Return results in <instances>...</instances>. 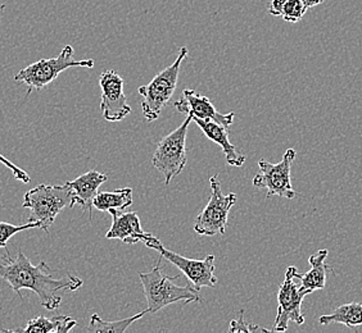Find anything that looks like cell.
<instances>
[{
	"label": "cell",
	"mask_w": 362,
	"mask_h": 333,
	"mask_svg": "<svg viewBox=\"0 0 362 333\" xmlns=\"http://www.w3.org/2000/svg\"><path fill=\"white\" fill-rule=\"evenodd\" d=\"M297 272L298 270L294 265L288 267L286 278L279 287L278 313L274 320L272 332H286L289 322H294L298 326L305 323V315L302 314V303L303 298L310 293L300 289V286L296 282Z\"/></svg>",
	"instance_id": "obj_10"
},
{
	"label": "cell",
	"mask_w": 362,
	"mask_h": 333,
	"mask_svg": "<svg viewBox=\"0 0 362 333\" xmlns=\"http://www.w3.org/2000/svg\"><path fill=\"white\" fill-rule=\"evenodd\" d=\"M319 322L322 326L327 325H343L356 331L357 327L362 326V304L347 303L338 306L330 314L321 315Z\"/></svg>",
	"instance_id": "obj_18"
},
{
	"label": "cell",
	"mask_w": 362,
	"mask_h": 333,
	"mask_svg": "<svg viewBox=\"0 0 362 333\" xmlns=\"http://www.w3.org/2000/svg\"><path fill=\"white\" fill-rule=\"evenodd\" d=\"M76 204V196L67 183L62 186L42 183L25 194L22 207L30 210L28 222L39 223V229L48 234L57 215Z\"/></svg>",
	"instance_id": "obj_3"
},
{
	"label": "cell",
	"mask_w": 362,
	"mask_h": 333,
	"mask_svg": "<svg viewBox=\"0 0 362 333\" xmlns=\"http://www.w3.org/2000/svg\"><path fill=\"white\" fill-rule=\"evenodd\" d=\"M308 8L303 4L302 0H288L281 9L280 17L286 22L297 23L300 22L303 16L306 14Z\"/></svg>",
	"instance_id": "obj_22"
},
{
	"label": "cell",
	"mask_w": 362,
	"mask_h": 333,
	"mask_svg": "<svg viewBox=\"0 0 362 333\" xmlns=\"http://www.w3.org/2000/svg\"><path fill=\"white\" fill-rule=\"evenodd\" d=\"M76 320L69 315H54L47 318L39 315L28 322V325L22 328L4 331V332H25V333H69L76 327Z\"/></svg>",
	"instance_id": "obj_17"
},
{
	"label": "cell",
	"mask_w": 362,
	"mask_h": 333,
	"mask_svg": "<svg viewBox=\"0 0 362 333\" xmlns=\"http://www.w3.org/2000/svg\"><path fill=\"white\" fill-rule=\"evenodd\" d=\"M108 181V176L105 174H100L95 169L89 171L86 174L78 176L75 180L66 182L74 194L76 196V202L84 212L89 210L91 218V208H93V200L95 199L99 188Z\"/></svg>",
	"instance_id": "obj_15"
},
{
	"label": "cell",
	"mask_w": 362,
	"mask_h": 333,
	"mask_svg": "<svg viewBox=\"0 0 362 333\" xmlns=\"http://www.w3.org/2000/svg\"><path fill=\"white\" fill-rule=\"evenodd\" d=\"M99 85L102 89L99 108L105 121L119 122L132 113V107L127 103L124 92L125 81L116 71H105L99 77Z\"/></svg>",
	"instance_id": "obj_11"
},
{
	"label": "cell",
	"mask_w": 362,
	"mask_h": 333,
	"mask_svg": "<svg viewBox=\"0 0 362 333\" xmlns=\"http://www.w3.org/2000/svg\"><path fill=\"white\" fill-rule=\"evenodd\" d=\"M133 205V188H117L108 193H98L93 200V207L99 212H108L111 209L125 210Z\"/></svg>",
	"instance_id": "obj_19"
},
{
	"label": "cell",
	"mask_w": 362,
	"mask_h": 333,
	"mask_svg": "<svg viewBox=\"0 0 362 333\" xmlns=\"http://www.w3.org/2000/svg\"><path fill=\"white\" fill-rule=\"evenodd\" d=\"M192 121V116L188 114L187 119L175 131L160 139L154 152L152 163L154 168L163 174L166 185L177 177L187 166V133Z\"/></svg>",
	"instance_id": "obj_6"
},
{
	"label": "cell",
	"mask_w": 362,
	"mask_h": 333,
	"mask_svg": "<svg viewBox=\"0 0 362 333\" xmlns=\"http://www.w3.org/2000/svg\"><path fill=\"white\" fill-rule=\"evenodd\" d=\"M209 185L211 196L207 205L195 219L194 231L202 236L223 235L228 227L230 209L237 202V194L223 195L217 174L209 178Z\"/></svg>",
	"instance_id": "obj_7"
},
{
	"label": "cell",
	"mask_w": 362,
	"mask_h": 333,
	"mask_svg": "<svg viewBox=\"0 0 362 333\" xmlns=\"http://www.w3.org/2000/svg\"><path fill=\"white\" fill-rule=\"evenodd\" d=\"M146 313L148 310L146 309L133 317H129L125 320H113V322H107L103 318H100L98 314H91L90 325L88 327V331L91 333H124L136 320H141Z\"/></svg>",
	"instance_id": "obj_20"
},
{
	"label": "cell",
	"mask_w": 362,
	"mask_h": 333,
	"mask_svg": "<svg viewBox=\"0 0 362 333\" xmlns=\"http://www.w3.org/2000/svg\"><path fill=\"white\" fill-rule=\"evenodd\" d=\"M198 127L202 130L203 133L207 136V139L214 141L215 144L223 149L226 163L231 166H243L245 163V157L239 154L235 149V146L230 143L229 140V127H225L223 125H218L214 121L209 119H197L192 117Z\"/></svg>",
	"instance_id": "obj_14"
},
{
	"label": "cell",
	"mask_w": 362,
	"mask_h": 333,
	"mask_svg": "<svg viewBox=\"0 0 362 333\" xmlns=\"http://www.w3.org/2000/svg\"><path fill=\"white\" fill-rule=\"evenodd\" d=\"M175 108L180 113H185L197 119H209L225 127L233 125L235 117L234 111L228 114L220 113L215 108V105L211 103L209 97L201 95L198 91L193 89H185L182 91V97L180 100L175 102Z\"/></svg>",
	"instance_id": "obj_12"
},
{
	"label": "cell",
	"mask_w": 362,
	"mask_h": 333,
	"mask_svg": "<svg viewBox=\"0 0 362 333\" xmlns=\"http://www.w3.org/2000/svg\"><path fill=\"white\" fill-rule=\"evenodd\" d=\"M327 255H329V251L327 249H322L308 258L311 270L306 273L297 272L296 274L297 279H300V289L306 290L308 293L325 289L327 272L333 271L332 267L327 263Z\"/></svg>",
	"instance_id": "obj_16"
},
{
	"label": "cell",
	"mask_w": 362,
	"mask_h": 333,
	"mask_svg": "<svg viewBox=\"0 0 362 333\" xmlns=\"http://www.w3.org/2000/svg\"><path fill=\"white\" fill-rule=\"evenodd\" d=\"M297 157V152L291 147L286 149L283 155V159L278 164H272L267 160H258L259 174H256L252 180L253 186L257 188H266L267 195L266 199H270L272 196H279L283 199L292 200L297 193L292 186V166Z\"/></svg>",
	"instance_id": "obj_9"
},
{
	"label": "cell",
	"mask_w": 362,
	"mask_h": 333,
	"mask_svg": "<svg viewBox=\"0 0 362 333\" xmlns=\"http://www.w3.org/2000/svg\"><path fill=\"white\" fill-rule=\"evenodd\" d=\"M302 1H303V4H305L307 8H314L317 7V6H321L325 0H302Z\"/></svg>",
	"instance_id": "obj_26"
},
{
	"label": "cell",
	"mask_w": 362,
	"mask_h": 333,
	"mask_svg": "<svg viewBox=\"0 0 362 333\" xmlns=\"http://www.w3.org/2000/svg\"><path fill=\"white\" fill-rule=\"evenodd\" d=\"M0 278L21 296V290H31L39 296L40 304L47 310H56L62 303L59 291L75 292L83 286V279L75 274L56 278L48 264L42 260L37 265L31 263L21 248L16 257L6 253L0 262ZM21 298H22L21 296Z\"/></svg>",
	"instance_id": "obj_1"
},
{
	"label": "cell",
	"mask_w": 362,
	"mask_h": 333,
	"mask_svg": "<svg viewBox=\"0 0 362 333\" xmlns=\"http://www.w3.org/2000/svg\"><path fill=\"white\" fill-rule=\"evenodd\" d=\"M180 276L170 277L162 272V265L157 263L153 270L148 272H139V278L146 295L148 313L160 312L166 306L184 301L188 303H201L202 298L199 290L193 284L189 282L187 286L175 284Z\"/></svg>",
	"instance_id": "obj_2"
},
{
	"label": "cell",
	"mask_w": 362,
	"mask_h": 333,
	"mask_svg": "<svg viewBox=\"0 0 362 333\" xmlns=\"http://www.w3.org/2000/svg\"><path fill=\"white\" fill-rule=\"evenodd\" d=\"M188 56V48L182 47L179 50L174 63L160 71L158 75L148 85L140 86L138 89L141 97V109L148 122H153L160 117L162 109L168 104L174 95L177 80L180 75L181 63Z\"/></svg>",
	"instance_id": "obj_4"
},
{
	"label": "cell",
	"mask_w": 362,
	"mask_h": 333,
	"mask_svg": "<svg viewBox=\"0 0 362 333\" xmlns=\"http://www.w3.org/2000/svg\"><path fill=\"white\" fill-rule=\"evenodd\" d=\"M108 213L112 217L111 229L105 234V238L108 240H119L122 243L134 245L143 243L151 234L143 229L140 218L135 212L111 209Z\"/></svg>",
	"instance_id": "obj_13"
},
{
	"label": "cell",
	"mask_w": 362,
	"mask_h": 333,
	"mask_svg": "<svg viewBox=\"0 0 362 333\" xmlns=\"http://www.w3.org/2000/svg\"><path fill=\"white\" fill-rule=\"evenodd\" d=\"M74 56H75L74 48L71 45H66L58 56L49 59H40L20 71L14 76V81L25 83L28 87V95H30V92L33 90H42L44 87H47L49 83H53L57 77L69 68L72 67L93 68L95 64L93 59L75 61Z\"/></svg>",
	"instance_id": "obj_5"
},
{
	"label": "cell",
	"mask_w": 362,
	"mask_h": 333,
	"mask_svg": "<svg viewBox=\"0 0 362 333\" xmlns=\"http://www.w3.org/2000/svg\"><path fill=\"white\" fill-rule=\"evenodd\" d=\"M0 163L7 166L8 169H11V172L13 174L14 178H16V180L21 181L23 183H30V181H31L30 176H28V174H26L22 168L13 164L11 160L7 159L6 157H3L1 154H0Z\"/></svg>",
	"instance_id": "obj_23"
},
{
	"label": "cell",
	"mask_w": 362,
	"mask_h": 333,
	"mask_svg": "<svg viewBox=\"0 0 362 333\" xmlns=\"http://www.w3.org/2000/svg\"><path fill=\"white\" fill-rule=\"evenodd\" d=\"M4 9H6V6H4V4H0V18L3 17V12H4Z\"/></svg>",
	"instance_id": "obj_27"
},
{
	"label": "cell",
	"mask_w": 362,
	"mask_h": 333,
	"mask_svg": "<svg viewBox=\"0 0 362 333\" xmlns=\"http://www.w3.org/2000/svg\"><path fill=\"white\" fill-rule=\"evenodd\" d=\"M288 0H272L270 6H269V13L274 16V17H280L281 14V9L284 7Z\"/></svg>",
	"instance_id": "obj_25"
},
{
	"label": "cell",
	"mask_w": 362,
	"mask_h": 333,
	"mask_svg": "<svg viewBox=\"0 0 362 333\" xmlns=\"http://www.w3.org/2000/svg\"><path fill=\"white\" fill-rule=\"evenodd\" d=\"M143 243L146 248L156 250L162 259H166L170 263L174 264L176 268H179L182 274L188 277L189 282L193 284L198 290H201L202 287H214L217 285L214 255H207L204 259L182 257L180 254L165 248L160 238L153 236L152 234H149Z\"/></svg>",
	"instance_id": "obj_8"
},
{
	"label": "cell",
	"mask_w": 362,
	"mask_h": 333,
	"mask_svg": "<svg viewBox=\"0 0 362 333\" xmlns=\"http://www.w3.org/2000/svg\"><path fill=\"white\" fill-rule=\"evenodd\" d=\"M237 332L251 333L250 323H245V320H244V310L240 312L238 320H233L230 322L229 333Z\"/></svg>",
	"instance_id": "obj_24"
},
{
	"label": "cell",
	"mask_w": 362,
	"mask_h": 333,
	"mask_svg": "<svg viewBox=\"0 0 362 333\" xmlns=\"http://www.w3.org/2000/svg\"><path fill=\"white\" fill-rule=\"evenodd\" d=\"M39 223L28 222L26 224L21 226H16L12 223L0 222V249H6L7 243L14 235H17L18 232L22 231H28V229H39Z\"/></svg>",
	"instance_id": "obj_21"
}]
</instances>
